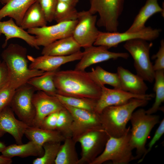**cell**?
Instances as JSON below:
<instances>
[{"label": "cell", "mask_w": 164, "mask_h": 164, "mask_svg": "<svg viewBox=\"0 0 164 164\" xmlns=\"http://www.w3.org/2000/svg\"><path fill=\"white\" fill-rule=\"evenodd\" d=\"M109 137L102 128L91 130L81 135L77 141L81 149L77 164H91L102 152Z\"/></svg>", "instance_id": "ba28073f"}, {"label": "cell", "mask_w": 164, "mask_h": 164, "mask_svg": "<svg viewBox=\"0 0 164 164\" xmlns=\"http://www.w3.org/2000/svg\"><path fill=\"white\" fill-rule=\"evenodd\" d=\"M84 49L83 56L75 66L74 69L76 70L84 71L88 67L95 64L119 58L127 59L129 56L127 53L111 52L103 46L93 45Z\"/></svg>", "instance_id": "9a60e30c"}, {"label": "cell", "mask_w": 164, "mask_h": 164, "mask_svg": "<svg viewBox=\"0 0 164 164\" xmlns=\"http://www.w3.org/2000/svg\"><path fill=\"white\" fill-rule=\"evenodd\" d=\"M47 22L40 5L36 1L26 12L20 26L24 30L28 29L44 26H46Z\"/></svg>", "instance_id": "484cf974"}, {"label": "cell", "mask_w": 164, "mask_h": 164, "mask_svg": "<svg viewBox=\"0 0 164 164\" xmlns=\"http://www.w3.org/2000/svg\"><path fill=\"white\" fill-rule=\"evenodd\" d=\"M15 90L10 87L8 82L0 88V112L6 107L10 106Z\"/></svg>", "instance_id": "d590c367"}, {"label": "cell", "mask_w": 164, "mask_h": 164, "mask_svg": "<svg viewBox=\"0 0 164 164\" xmlns=\"http://www.w3.org/2000/svg\"><path fill=\"white\" fill-rule=\"evenodd\" d=\"M36 90L26 83L17 88L10 105L19 119L32 126L36 115L32 97Z\"/></svg>", "instance_id": "30bf717a"}, {"label": "cell", "mask_w": 164, "mask_h": 164, "mask_svg": "<svg viewBox=\"0 0 164 164\" xmlns=\"http://www.w3.org/2000/svg\"><path fill=\"white\" fill-rule=\"evenodd\" d=\"M29 127L24 122L16 118L10 106L0 112V131L11 135L17 144H22L23 136Z\"/></svg>", "instance_id": "ac0fdd59"}, {"label": "cell", "mask_w": 164, "mask_h": 164, "mask_svg": "<svg viewBox=\"0 0 164 164\" xmlns=\"http://www.w3.org/2000/svg\"><path fill=\"white\" fill-rule=\"evenodd\" d=\"M78 12L75 7L66 3L58 1L54 20L57 23L77 19Z\"/></svg>", "instance_id": "1f68e13d"}, {"label": "cell", "mask_w": 164, "mask_h": 164, "mask_svg": "<svg viewBox=\"0 0 164 164\" xmlns=\"http://www.w3.org/2000/svg\"><path fill=\"white\" fill-rule=\"evenodd\" d=\"M12 18L7 21H0V36L4 34L5 37L2 47L5 48L7 45L8 41L13 38H18L25 41L32 48L37 50L39 46L36 43L35 36L31 35L20 26H18Z\"/></svg>", "instance_id": "d6986e66"}, {"label": "cell", "mask_w": 164, "mask_h": 164, "mask_svg": "<svg viewBox=\"0 0 164 164\" xmlns=\"http://www.w3.org/2000/svg\"><path fill=\"white\" fill-rule=\"evenodd\" d=\"M161 30L145 27L142 29L135 32H102L100 31L93 45L103 46L108 49L116 47L119 44L135 39H141L148 41L154 40L158 38Z\"/></svg>", "instance_id": "9c48e42d"}, {"label": "cell", "mask_w": 164, "mask_h": 164, "mask_svg": "<svg viewBox=\"0 0 164 164\" xmlns=\"http://www.w3.org/2000/svg\"><path fill=\"white\" fill-rule=\"evenodd\" d=\"M130 121V144L136 150L135 159H139L138 163L142 162L146 156L145 144L147 139L154 126L160 122L159 116L148 114L143 108H140L132 113Z\"/></svg>", "instance_id": "277c9868"}, {"label": "cell", "mask_w": 164, "mask_h": 164, "mask_svg": "<svg viewBox=\"0 0 164 164\" xmlns=\"http://www.w3.org/2000/svg\"><path fill=\"white\" fill-rule=\"evenodd\" d=\"M9 80V73L6 64L0 60V88L5 85Z\"/></svg>", "instance_id": "ab89813d"}, {"label": "cell", "mask_w": 164, "mask_h": 164, "mask_svg": "<svg viewBox=\"0 0 164 164\" xmlns=\"http://www.w3.org/2000/svg\"><path fill=\"white\" fill-rule=\"evenodd\" d=\"M159 12L164 16V9L160 6L158 0H147L135 16L132 24L126 31L135 32L142 29L146 27L145 23L151 16Z\"/></svg>", "instance_id": "603a6c76"}, {"label": "cell", "mask_w": 164, "mask_h": 164, "mask_svg": "<svg viewBox=\"0 0 164 164\" xmlns=\"http://www.w3.org/2000/svg\"><path fill=\"white\" fill-rule=\"evenodd\" d=\"M63 105L72 116V138L76 143L78 138L85 132L93 129L102 128L99 114L95 111Z\"/></svg>", "instance_id": "4fadbf2b"}, {"label": "cell", "mask_w": 164, "mask_h": 164, "mask_svg": "<svg viewBox=\"0 0 164 164\" xmlns=\"http://www.w3.org/2000/svg\"><path fill=\"white\" fill-rule=\"evenodd\" d=\"M56 71L45 72L41 75L30 78L27 83L33 87L36 90L54 96L57 94L54 81V76Z\"/></svg>", "instance_id": "83f0119b"}, {"label": "cell", "mask_w": 164, "mask_h": 164, "mask_svg": "<svg viewBox=\"0 0 164 164\" xmlns=\"http://www.w3.org/2000/svg\"><path fill=\"white\" fill-rule=\"evenodd\" d=\"M61 142H48L43 147L44 153L42 156L34 160L33 164H55V162L61 145Z\"/></svg>", "instance_id": "d6a6232c"}, {"label": "cell", "mask_w": 164, "mask_h": 164, "mask_svg": "<svg viewBox=\"0 0 164 164\" xmlns=\"http://www.w3.org/2000/svg\"><path fill=\"white\" fill-rule=\"evenodd\" d=\"M81 47L72 36L58 40L44 46L42 55L67 56L80 51Z\"/></svg>", "instance_id": "7402d4cb"}, {"label": "cell", "mask_w": 164, "mask_h": 164, "mask_svg": "<svg viewBox=\"0 0 164 164\" xmlns=\"http://www.w3.org/2000/svg\"><path fill=\"white\" fill-rule=\"evenodd\" d=\"M125 0H90L88 11L92 14H98L96 24L105 28L107 32H118L119 19L124 9Z\"/></svg>", "instance_id": "52a82bcc"}, {"label": "cell", "mask_w": 164, "mask_h": 164, "mask_svg": "<svg viewBox=\"0 0 164 164\" xmlns=\"http://www.w3.org/2000/svg\"><path fill=\"white\" fill-rule=\"evenodd\" d=\"M5 5L0 9V21L8 16L12 18L20 26L23 16L29 7L36 0H0Z\"/></svg>", "instance_id": "44dd1931"}, {"label": "cell", "mask_w": 164, "mask_h": 164, "mask_svg": "<svg viewBox=\"0 0 164 164\" xmlns=\"http://www.w3.org/2000/svg\"><path fill=\"white\" fill-rule=\"evenodd\" d=\"M152 58L155 61L153 65L154 70L155 71L164 70V40L162 39L160 41V46L155 54L153 55Z\"/></svg>", "instance_id": "8d00e7d4"}, {"label": "cell", "mask_w": 164, "mask_h": 164, "mask_svg": "<svg viewBox=\"0 0 164 164\" xmlns=\"http://www.w3.org/2000/svg\"><path fill=\"white\" fill-rule=\"evenodd\" d=\"M77 20L63 22L56 24L27 29L35 35L37 45L46 46L58 40L72 36Z\"/></svg>", "instance_id": "7c38bea8"}, {"label": "cell", "mask_w": 164, "mask_h": 164, "mask_svg": "<svg viewBox=\"0 0 164 164\" xmlns=\"http://www.w3.org/2000/svg\"><path fill=\"white\" fill-rule=\"evenodd\" d=\"M101 91L99 98L97 100L95 112L100 114L105 108L110 106L125 104L132 98L150 100L155 97L153 94L138 95L121 90L110 89L104 86H101Z\"/></svg>", "instance_id": "5bb4252c"}, {"label": "cell", "mask_w": 164, "mask_h": 164, "mask_svg": "<svg viewBox=\"0 0 164 164\" xmlns=\"http://www.w3.org/2000/svg\"><path fill=\"white\" fill-rule=\"evenodd\" d=\"M61 144L55 164H77L79 159L76 149V142L72 137L66 138Z\"/></svg>", "instance_id": "4316f807"}, {"label": "cell", "mask_w": 164, "mask_h": 164, "mask_svg": "<svg viewBox=\"0 0 164 164\" xmlns=\"http://www.w3.org/2000/svg\"><path fill=\"white\" fill-rule=\"evenodd\" d=\"M54 81L57 94L61 95L97 100L101 94V87L96 81L91 71H57Z\"/></svg>", "instance_id": "6da1fadb"}, {"label": "cell", "mask_w": 164, "mask_h": 164, "mask_svg": "<svg viewBox=\"0 0 164 164\" xmlns=\"http://www.w3.org/2000/svg\"><path fill=\"white\" fill-rule=\"evenodd\" d=\"M59 111L53 112L46 116L42 121L39 128L50 130H56Z\"/></svg>", "instance_id": "74e56055"}, {"label": "cell", "mask_w": 164, "mask_h": 164, "mask_svg": "<svg viewBox=\"0 0 164 164\" xmlns=\"http://www.w3.org/2000/svg\"><path fill=\"white\" fill-rule=\"evenodd\" d=\"M153 90L155 93L154 102L152 107L145 110L148 114H153L160 108L164 102V70L155 71Z\"/></svg>", "instance_id": "f1b7e54d"}, {"label": "cell", "mask_w": 164, "mask_h": 164, "mask_svg": "<svg viewBox=\"0 0 164 164\" xmlns=\"http://www.w3.org/2000/svg\"><path fill=\"white\" fill-rule=\"evenodd\" d=\"M32 102L36 115L32 126L35 127H39L43 120L49 114L65 108L55 95H51L40 91L34 93Z\"/></svg>", "instance_id": "2e32d148"}, {"label": "cell", "mask_w": 164, "mask_h": 164, "mask_svg": "<svg viewBox=\"0 0 164 164\" xmlns=\"http://www.w3.org/2000/svg\"><path fill=\"white\" fill-rule=\"evenodd\" d=\"M83 55L80 51L67 56L42 55L36 57L27 55L31 62L29 66L31 70H43L44 72L57 71L62 65L70 62L80 60Z\"/></svg>", "instance_id": "e0dca14e"}, {"label": "cell", "mask_w": 164, "mask_h": 164, "mask_svg": "<svg viewBox=\"0 0 164 164\" xmlns=\"http://www.w3.org/2000/svg\"><path fill=\"white\" fill-rule=\"evenodd\" d=\"M24 135L30 141H32L40 147L48 142H63L65 138L56 130H50L39 127L29 126Z\"/></svg>", "instance_id": "cb8c5ba5"}, {"label": "cell", "mask_w": 164, "mask_h": 164, "mask_svg": "<svg viewBox=\"0 0 164 164\" xmlns=\"http://www.w3.org/2000/svg\"><path fill=\"white\" fill-rule=\"evenodd\" d=\"M164 133V119L163 118L160 121V124L155 133L149 142L148 148L147 149L146 155L150 152L155 143L159 140Z\"/></svg>", "instance_id": "f35d334b"}, {"label": "cell", "mask_w": 164, "mask_h": 164, "mask_svg": "<svg viewBox=\"0 0 164 164\" xmlns=\"http://www.w3.org/2000/svg\"><path fill=\"white\" fill-rule=\"evenodd\" d=\"M12 162L11 159L5 157L2 155L0 156V164H10Z\"/></svg>", "instance_id": "60d3db41"}, {"label": "cell", "mask_w": 164, "mask_h": 164, "mask_svg": "<svg viewBox=\"0 0 164 164\" xmlns=\"http://www.w3.org/2000/svg\"><path fill=\"white\" fill-rule=\"evenodd\" d=\"M148 100L132 98L127 103L120 105L108 107L99 114L102 128L109 136L118 137L127 131L126 126L134 111L148 104Z\"/></svg>", "instance_id": "3957f363"}, {"label": "cell", "mask_w": 164, "mask_h": 164, "mask_svg": "<svg viewBox=\"0 0 164 164\" xmlns=\"http://www.w3.org/2000/svg\"><path fill=\"white\" fill-rule=\"evenodd\" d=\"M63 104L95 111L97 100L84 98L65 96L56 94L55 95Z\"/></svg>", "instance_id": "4dcf8cb0"}, {"label": "cell", "mask_w": 164, "mask_h": 164, "mask_svg": "<svg viewBox=\"0 0 164 164\" xmlns=\"http://www.w3.org/2000/svg\"><path fill=\"white\" fill-rule=\"evenodd\" d=\"M130 138V127L120 137L109 136L102 152L91 164H101L109 161L114 164H127L136 160L133 155Z\"/></svg>", "instance_id": "5b68a950"}, {"label": "cell", "mask_w": 164, "mask_h": 164, "mask_svg": "<svg viewBox=\"0 0 164 164\" xmlns=\"http://www.w3.org/2000/svg\"><path fill=\"white\" fill-rule=\"evenodd\" d=\"M73 121L71 114L64 108L59 111L56 130L60 132L65 138L72 137Z\"/></svg>", "instance_id": "836d02e7"}, {"label": "cell", "mask_w": 164, "mask_h": 164, "mask_svg": "<svg viewBox=\"0 0 164 164\" xmlns=\"http://www.w3.org/2000/svg\"><path fill=\"white\" fill-rule=\"evenodd\" d=\"M5 147V145L3 143L0 142V152H1Z\"/></svg>", "instance_id": "7bdbcfd3"}, {"label": "cell", "mask_w": 164, "mask_h": 164, "mask_svg": "<svg viewBox=\"0 0 164 164\" xmlns=\"http://www.w3.org/2000/svg\"><path fill=\"white\" fill-rule=\"evenodd\" d=\"M2 155L9 159L15 156L25 158L29 156L41 157L44 153L43 147L30 141L25 144H15L6 146L1 152Z\"/></svg>", "instance_id": "d4e9b609"}, {"label": "cell", "mask_w": 164, "mask_h": 164, "mask_svg": "<svg viewBox=\"0 0 164 164\" xmlns=\"http://www.w3.org/2000/svg\"><path fill=\"white\" fill-rule=\"evenodd\" d=\"M91 71L96 81L101 87L108 84L114 88L121 90L120 82L117 73L108 71L99 66L96 67L95 69L92 68Z\"/></svg>", "instance_id": "f546056e"}, {"label": "cell", "mask_w": 164, "mask_h": 164, "mask_svg": "<svg viewBox=\"0 0 164 164\" xmlns=\"http://www.w3.org/2000/svg\"><path fill=\"white\" fill-rule=\"evenodd\" d=\"M58 1L63 2L70 5L75 7L78 2L79 0H57Z\"/></svg>", "instance_id": "b9f144b4"}, {"label": "cell", "mask_w": 164, "mask_h": 164, "mask_svg": "<svg viewBox=\"0 0 164 164\" xmlns=\"http://www.w3.org/2000/svg\"><path fill=\"white\" fill-rule=\"evenodd\" d=\"M117 73L122 90L136 94H146L148 87L143 79L137 74L121 66L118 67Z\"/></svg>", "instance_id": "ffe728a7"}, {"label": "cell", "mask_w": 164, "mask_h": 164, "mask_svg": "<svg viewBox=\"0 0 164 164\" xmlns=\"http://www.w3.org/2000/svg\"><path fill=\"white\" fill-rule=\"evenodd\" d=\"M40 5L47 22L54 20V15L57 0H36Z\"/></svg>", "instance_id": "e575fe53"}, {"label": "cell", "mask_w": 164, "mask_h": 164, "mask_svg": "<svg viewBox=\"0 0 164 164\" xmlns=\"http://www.w3.org/2000/svg\"><path fill=\"white\" fill-rule=\"evenodd\" d=\"M77 20L72 36L81 47L93 45L100 31L96 26L97 15L83 10L78 12Z\"/></svg>", "instance_id": "8fae6325"}, {"label": "cell", "mask_w": 164, "mask_h": 164, "mask_svg": "<svg viewBox=\"0 0 164 164\" xmlns=\"http://www.w3.org/2000/svg\"><path fill=\"white\" fill-rule=\"evenodd\" d=\"M27 50L15 43L10 44L1 54L9 73L8 85L16 90L27 83L31 78L43 74L44 71L30 69L28 66Z\"/></svg>", "instance_id": "7a4b0ae2"}, {"label": "cell", "mask_w": 164, "mask_h": 164, "mask_svg": "<svg viewBox=\"0 0 164 164\" xmlns=\"http://www.w3.org/2000/svg\"><path fill=\"white\" fill-rule=\"evenodd\" d=\"M141 39L128 41L123 45L132 56L137 74L144 81L152 83L154 81L155 71L150 57L152 42Z\"/></svg>", "instance_id": "8992f818"}]
</instances>
